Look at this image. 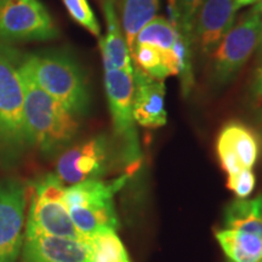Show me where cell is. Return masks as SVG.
I'll return each mask as SVG.
<instances>
[{"mask_svg":"<svg viewBox=\"0 0 262 262\" xmlns=\"http://www.w3.org/2000/svg\"><path fill=\"white\" fill-rule=\"evenodd\" d=\"M24 60V58H22ZM25 89V129L28 146L52 156L71 143L77 135V117L33 80L21 63Z\"/></svg>","mask_w":262,"mask_h":262,"instance_id":"1","label":"cell"},{"mask_svg":"<svg viewBox=\"0 0 262 262\" xmlns=\"http://www.w3.org/2000/svg\"><path fill=\"white\" fill-rule=\"evenodd\" d=\"M22 63L33 80L75 117L90 107V91L83 68L73 56L61 50L25 55Z\"/></svg>","mask_w":262,"mask_h":262,"instance_id":"2","label":"cell"},{"mask_svg":"<svg viewBox=\"0 0 262 262\" xmlns=\"http://www.w3.org/2000/svg\"><path fill=\"white\" fill-rule=\"evenodd\" d=\"M24 55L0 42V153L16 158L28 146L25 129Z\"/></svg>","mask_w":262,"mask_h":262,"instance_id":"3","label":"cell"},{"mask_svg":"<svg viewBox=\"0 0 262 262\" xmlns=\"http://www.w3.org/2000/svg\"><path fill=\"white\" fill-rule=\"evenodd\" d=\"M130 173L112 181L89 180L66 187L64 204L72 221L85 238L102 229H117L119 220L113 196L126 183Z\"/></svg>","mask_w":262,"mask_h":262,"instance_id":"4","label":"cell"},{"mask_svg":"<svg viewBox=\"0 0 262 262\" xmlns=\"http://www.w3.org/2000/svg\"><path fill=\"white\" fill-rule=\"evenodd\" d=\"M104 89L112 114L114 135L119 141L120 156L130 173L139 168L142 158L133 114L134 73L104 68Z\"/></svg>","mask_w":262,"mask_h":262,"instance_id":"5","label":"cell"},{"mask_svg":"<svg viewBox=\"0 0 262 262\" xmlns=\"http://www.w3.org/2000/svg\"><path fill=\"white\" fill-rule=\"evenodd\" d=\"M261 39L262 15L251 9L233 25L212 52V78L221 84L233 79L258 48Z\"/></svg>","mask_w":262,"mask_h":262,"instance_id":"6","label":"cell"},{"mask_svg":"<svg viewBox=\"0 0 262 262\" xmlns=\"http://www.w3.org/2000/svg\"><path fill=\"white\" fill-rule=\"evenodd\" d=\"M58 35L39 0H0V42L50 40Z\"/></svg>","mask_w":262,"mask_h":262,"instance_id":"7","label":"cell"},{"mask_svg":"<svg viewBox=\"0 0 262 262\" xmlns=\"http://www.w3.org/2000/svg\"><path fill=\"white\" fill-rule=\"evenodd\" d=\"M110 157V143L106 137L95 136L62 153L57 160L56 175L70 186L100 180L107 171Z\"/></svg>","mask_w":262,"mask_h":262,"instance_id":"8","label":"cell"},{"mask_svg":"<svg viewBox=\"0 0 262 262\" xmlns=\"http://www.w3.org/2000/svg\"><path fill=\"white\" fill-rule=\"evenodd\" d=\"M26 203L27 191L24 183L16 179L0 180V262L17 260Z\"/></svg>","mask_w":262,"mask_h":262,"instance_id":"9","label":"cell"},{"mask_svg":"<svg viewBox=\"0 0 262 262\" xmlns=\"http://www.w3.org/2000/svg\"><path fill=\"white\" fill-rule=\"evenodd\" d=\"M235 12L233 0H203L193 21V49L204 56L212 54L233 27Z\"/></svg>","mask_w":262,"mask_h":262,"instance_id":"10","label":"cell"},{"mask_svg":"<svg viewBox=\"0 0 262 262\" xmlns=\"http://www.w3.org/2000/svg\"><path fill=\"white\" fill-rule=\"evenodd\" d=\"M216 149L225 171L234 175L241 170L253 169L260 153V143L250 127L232 122L221 130Z\"/></svg>","mask_w":262,"mask_h":262,"instance_id":"11","label":"cell"},{"mask_svg":"<svg viewBox=\"0 0 262 262\" xmlns=\"http://www.w3.org/2000/svg\"><path fill=\"white\" fill-rule=\"evenodd\" d=\"M22 262H90L85 241L26 231Z\"/></svg>","mask_w":262,"mask_h":262,"instance_id":"12","label":"cell"},{"mask_svg":"<svg viewBox=\"0 0 262 262\" xmlns=\"http://www.w3.org/2000/svg\"><path fill=\"white\" fill-rule=\"evenodd\" d=\"M165 85L145 72L134 67L133 114L137 124L145 127H159L166 124L164 108Z\"/></svg>","mask_w":262,"mask_h":262,"instance_id":"13","label":"cell"},{"mask_svg":"<svg viewBox=\"0 0 262 262\" xmlns=\"http://www.w3.org/2000/svg\"><path fill=\"white\" fill-rule=\"evenodd\" d=\"M26 231L75 241L86 239L74 226L64 202L47 201L34 194L32 196Z\"/></svg>","mask_w":262,"mask_h":262,"instance_id":"14","label":"cell"},{"mask_svg":"<svg viewBox=\"0 0 262 262\" xmlns=\"http://www.w3.org/2000/svg\"><path fill=\"white\" fill-rule=\"evenodd\" d=\"M102 9L107 26L106 35L100 37V50L102 55L103 67L134 73L131 55L118 18L114 0H102Z\"/></svg>","mask_w":262,"mask_h":262,"instance_id":"15","label":"cell"},{"mask_svg":"<svg viewBox=\"0 0 262 262\" xmlns=\"http://www.w3.org/2000/svg\"><path fill=\"white\" fill-rule=\"evenodd\" d=\"M134 67L139 68L157 80L179 75V58L173 50H164L145 42H134L130 49Z\"/></svg>","mask_w":262,"mask_h":262,"instance_id":"16","label":"cell"},{"mask_svg":"<svg viewBox=\"0 0 262 262\" xmlns=\"http://www.w3.org/2000/svg\"><path fill=\"white\" fill-rule=\"evenodd\" d=\"M216 239L228 262H262V234L224 228Z\"/></svg>","mask_w":262,"mask_h":262,"instance_id":"17","label":"cell"},{"mask_svg":"<svg viewBox=\"0 0 262 262\" xmlns=\"http://www.w3.org/2000/svg\"><path fill=\"white\" fill-rule=\"evenodd\" d=\"M159 5L160 0H122L120 26L129 51L141 29L157 17Z\"/></svg>","mask_w":262,"mask_h":262,"instance_id":"18","label":"cell"},{"mask_svg":"<svg viewBox=\"0 0 262 262\" xmlns=\"http://www.w3.org/2000/svg\"><path fill=\"white\" fill-rule=\"evenodd\" d=\"M225 228L262 234V195L232 202L225 211Z\"/></svg>","mask_w":262,"mask_h":262,"instance_id":"19","label":"cell"},{"mask_svg":"<svg viewBox=\"0 0 262 262\" xmlns=\"http://www.w3.org/2000/svg\"><path fill=\"white\" fill-rule=\"evenodd\" d=\"M90 262H130L116 229H102L85 239Z\"/></svg>","mask_w":262,"mask_h":262,"instance_id":"20","label":"cell"},{"mask_svg":"<svg viewBox=\"0 0 262 262\" xmlns=\"http://www.w3.org/2000/svg\"><path fill=\"white\" fill-rule=\"evenodd\" d=\"M178 35L179 31L173 27L169 19L155 17L141 29L134 42H145V44L155 45L164 50H173Z\"/></svg>","mask_w":262,"mask_h":262,"instance_id":"21","label":"cell"},{"mask_svg":"<svg viewBox=\"0 0 262 262\" xmlns=\"http://www.w3.org/2000/svg\"><path fill=\"white\" fill-rule=\"evenodd\" d=\"M170 19L183 38L192 44V29L194 16L203 0H168ZM193 48V47H192Z\"/></svg>","mask_w":262,"mask_h":262,"instance_id":"22","label":"cell"},{"mask_svg":"<svg viewBox=\"0 0 262 262\" xmlns=\"http://www.w3.org/2000/svg\"><path fill=\"white\" fill-rule=\"evenodd\" d=\"M71 18L89 31L95 37H101V27L88 0H62Z\"/></svg>","mask_w":262,"mask_h":262,"instance_id":"23","label":"cell"},{"mask_svg":"<svg viewBox=\"0 0 262 262\" xmlns=\"http://www.w3.org/2000/svg\"><path fill=\"white\" fill-rule=\"evenodd\" d=\"M34 195L54 202H64L66 187L56 173H48L34 185Z\"/></svg>","mask_w":262,"mask_h":262,"instance_id":"24","label":"cell"},{"mask_svg":"<svg viewBox=\"0 0 262 262\" xmlns=\"http://www.w3.org/2000/svg\"><path fill=\"white\" fill-rule=\"evenodd\" d=\"M256 179L253 172V169H244L234 173V175H228L227 186L232 189L239 199H245L251 194L255 188Z\"/></svg>","mask_w":262,"mask_h":262,"instance_id":"25","label":"cell"},{"mask_svg":"<svg viewBox=\"0 0 262 262\" xmlns=\"http://www.w3.org/2000/svg\"><path fill=\"white\" fill-rule=\"evenodd\" d=\"M253 91L254 96L256 98L257 103L262 108V64L257 68L256 73H255L254 83H253Z\"/></svg>","mask_w":262,"mask_h":262,"instance_id":"26","label":"cell"},{"mask_svg":"<svg viewBox=\"0 0 262 262\" xmlns=\"http://www.w3.org/2000/svg\"><path fill=\"white\" fill-rule=\"evenodd\" d=\"M234 2V5L235 8L241 9L243 8V6H248V5H251V4H255V3H258L260 0H233Z\"/></svg>","mask_w":262,"mask_h":262,"instance_id":"27","label":"cell"},{"mask_svg":"<svg viewBox=\"0 0 262 262\" xmlns=\"http://www.w3.org/2000/svg\"><path fill=\"white\" fill-rule=\"evenodd\" d=\"M253 9L255 10V11H257L258 14L262 15V0H260V2L256 3V5H255Z\"/></svg>","mask_w":262,"mask_h":262,"instance_id":"28","label":"cell"},{"mask_svg":"<svg viewBox=\"0 0 262 262\" xmlns=\"http://www.w3.org/2000/svg\"><path fill=\"white\" fill-rule=\"evenodd\" d=\"M258 56H260V60L262 61V39L260 45H258Z\"/></svg>","mask_w":262,"mask_h":262,"instance_id":"29","label":"cell"}]
</instances>
